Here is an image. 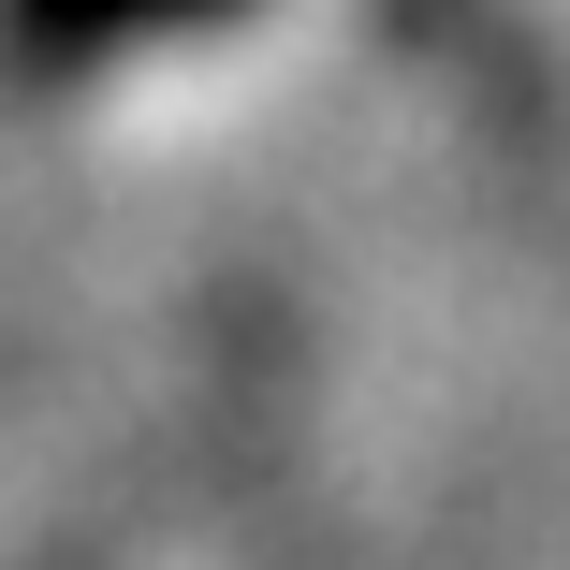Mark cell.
Instances as JSON below:
<instances>
[{"mask_svg":"<svg viewBox=\"0 0 570 570\" xmlns=\"http://www.w3.org/2000/svg\"><path fill=\"white\" fill-rule=\"evenodd\" d=\"M219 16H249V0H0V88H88V73H118V59H161Z\"/></svg>","mask_w":570,"mask_h":570,"instance_id":"obj_1","label":"cell"},{"mask_svg":"<svg viewBox=\"0 0 570 570\" xmlns=\"http://www.w3.org/2000/svg\"><path fill=\"white\" fill-rule=\"evenodd\" d=\"M30 570H147V527H132V512H73Z\"/></svg>","mask_w":570,"mask_h":570,"instance_id":"obj_2","label":"cell"}]
</instances>
